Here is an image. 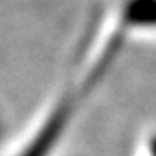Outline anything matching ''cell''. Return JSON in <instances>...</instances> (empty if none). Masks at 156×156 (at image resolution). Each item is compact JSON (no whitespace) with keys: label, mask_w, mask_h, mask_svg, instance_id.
Wrapping results in <instances>:
<instances>
[{"label":"cell","mask_w":156,"mask_h":156,"mask_svg":"<svg viewBox=\"0 0 156 156\" xmlns=\"http://www.w3.org/2000/svg\"><path fill=\"white\" fill-rule=\"evenodd\" d=\"M68 117H70V104L64 102L55 109V113L47 119L45 126L36 133V137L32 139V143L21 156H49V152L57 145L66 124H68Z\"/></svg>","instance_id":"cell-1"},{"label":"cell","mask_w":156,"mask_h":156,"mask_svg":"<svg viewBox=\"0 0 156 156\" xmlns=\"http://www.w3.org/2000/svg\"><path fill=\"white\" fill-rule=\"evenodd\" d=\"M122 19L130 27H156V0H126Z\"/></svg>","instance_id":"cell-2"},{"label":"cell","mask_w":156,"mask_h":156,"mask_svg":"<svg viewBox=\"0 0 156 156\" xmlns=\"http://www.w3.org/2000/svg\"><path fill=\"white\" fill-rule=\"evenodd\" d=\"M151 151H152V156H156V137L151 141Z\"/></svg>","instance_id":"cell-3"}]
</instances>
